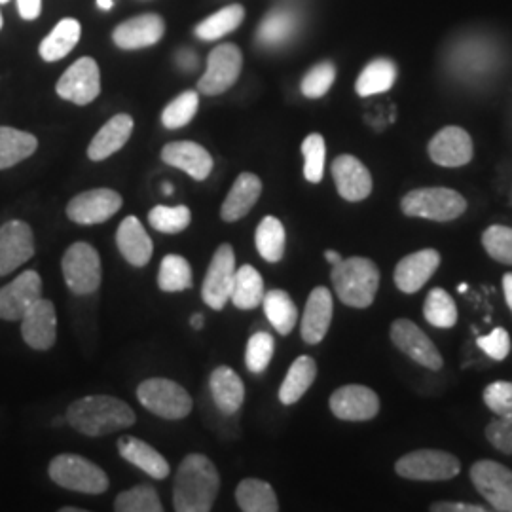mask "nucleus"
Wrapping results in <instances>:
<instances>
[{"instance_id":"1","label":"nucleus","mask_w":512,"mask_h":512,"mask_svg":"<svg viewBox=\"0 0 512 512\" xmlns=\"http://www.w3.org/2000/svg\"><path fill=\"white\" fill-rule=\"evenodd\" d=\"M220 475L213 461L190 454L177 469L173 486V509L177 512H209L219 495Z\"/></svg>"},{"instance_id":"48","label":"nucleus","mask_w":512,"mask_h":512,"mask_svg":"<svg viewBox=\"0 0 512 512\" xmlns=\"http://www.w3.org/2000/svg\"><path fill=\"white\" fill-rule=\"evenodd\" d=\"M334 78H336L334 65L329 63V61L319 63V65H315L311 69L310 73L304 76V80H302V93L306 97H310V99H319V97H323L332 88Z\"/></svg>"},{"instance_id":"16","label":"nucleus","mask_w":512,"mask_h":512,"mask_svg":"<svg viewBox=\"0 0 512 512\" xmlns=\"http://www.w3.org/2000/svg\"><path fill=\"white\" fill-rule=\"evenodd\" d=\"M330 410L338 420L368 421L380 412V397L366 385H344L330 395Z\"/></svg>"},{"instance_id":"14","label":"nucleus","mask_w":512,"mask_h":512,"mask_svg":"<svg viewBox=\"0 0 512 512\" xmlns=\"http://www.w3.org/2000/svg\"><path fill=\"white\" fill-rule=\"evenodd\" d=\"M35 256V236L27 222L8 220L0 226V277L16 272Z\"/></svg>"},{"instance_id":"52","label":"nucleus","mask_w":512,"mask_h":512,"mask_svg":"<svg viewBox=\"0 0 512 512\" xmlns=\"http://www.w3.org/2000/svg\"><path fill=\"white\" fill-rule=\"evenodd\" d=\"M433 512H488L482 505H469V503H435L431 505Z\"/></svg>"},{"instance_id":"56","label":"nucleus","mask_w":512,"mask_h":512,"mask_svg":"<svg viewBox=\"0 0 512 512\" xmlns=\"http://www.w3.org/2000/svg\"><path fill=\"white\" fill-rule=\"evenodd\" d=\"M203 323H205V319H203L202 313H196V315H192V319H190V325H192V329H202Z\"/></svg>"},{"instance_id":"50","label":"nucleus","mask_w":512,"mask_h":512,"mask_svg":"<svg viewBox=\"0 0 512 512\" xmlns=\"http://www.w3.org/2000/svg\"><path fill=\"white\" fill-rule=\"evenodd\" d=\"M486 439L495 446L499 452L511 456L512 454V414L497 416L486 427Z\"/></svg>"},{"instance_id":"10","label":"nucleus","mask_w":512,"mask_h":512,"mask_svg":"<svg viewBox=\"0 0 512 512\" xmlns=\"http://www.w3.org/2000/svg\"><path fill=\"white\" fill-rule=\"evenodd\" d=\"M234 275H236V253H234L232 245L222 243L215 251L213 260L209 264V270L203 279V302L211 310H224L226 302L230 300Z\"/></svg>"},{"instance_id":"9","label":"nucleus","mask_w":512,"mask_h":512,"mask_svg":"<svg viewBox=\"0 0 512 512\" xmlns=\"http://www.w3.org/2000/svg\"><path fill=\"white\" fill-rule=\"evenodd\" d=\"M471 480L494 511L512 512L511 469L492 459H482L471 467Z\"/></svg>"},{"instance_id":"13","label":"nucleus","mask_w":512,"mask_h":512,"mask_svg":"<svg viewBox=\"0 0 512 512\" xmlns=\"http://www.w3.org/2000/svg\"><path fill=\"white\" fill-rule=\"evenodd\" d=\"M122 196L110 188H95L74 196L67 205V217L82 224V226H93L107 222L122 209Z\"/></svg>"},{"instance_id":"19","label":"nucleus","mask_w":512,"mask_h":512,"mask_svg":"<svg viewBox=\"0 0 512 512\" xmlns=\"http://www.w3.org/2000/svg\"><path fill=\"white\" fill-rule=\"evenodd\" d=\"M332 177L338 194L346 202H363L372 192L370 171L351 154H342L332 162Z\"/></svg>"},{"instance_id":"27","label":"nucleus","mask_w":512,"mask_h":512,"mask_svg":"<svg viewBox=\"0 0 512 512\" xmlns=\"http://www.w3.org/2000/svg\"><path fill=\"white\" fill-rule=\"evenodd\" d=\"M133 133V118L129 114H116L93 137L88 156L93 162H103L118 152L129 141Z\"/></svg>"},{"instance_id":"39","label":"nucleus","mask_w":512,"mask_h":512,"mask_svg":"<svg viewBox=\"0 0 512 512\" xmlns=\"http://www.w3.org/2000/svg\"><path fill=\"white\" fill-rule=\"evenodd\" d=\"M192 268L184 256L167 255L158 272V287L164 293H181L192 289Z\"/></svg>"},{"instance_id":"51","label":"nucleus","mask_w":512,"mask_h":512,"mask_svg":"<svg viewBox=\"0 0 512 512\" xmlns=\"http://www.w3.org/2000/svg\"><path fill=\"white\" fill-rule=\"evenodd\" d=\"M478 348L484 349L488 357L495 361H503L511 351V338L505 329H494L488 336H480L476 340Z\"/></svg>"},{"instance_id":"4","label":"nucleus","mask_w":512,"mask_h":512,"mask_svg":"<svg viewBox=\"0 0 512 512\" xmlns=\"http://www.w3.org/2000/svg\"><path fill=\"white\" fill-rule=\"evenodd\" d=\"M48 473L57 486L71 492L99 495L109 490L107 473L90 459L76 454H61L52 459Z\"/></svg>"},{"instance_id":"7","label":"nucleus","mask_w":512,"mask_h":512,"mask_svg":"<svg viewBox=\"0 0 512 512\" xmlns=\"http://www.w3.org/2000/svg\"><path fill=\"white\" fill-rule=\"evenodd\" d=\"M67 287L74 294H92L101 285V258L90 243H73L61 262Z\"/></svg>"},{"instance_id":"17","label":"nucleus","mask_w":512,"mask_h":512,"mask_svg":"<svg viewBox=\"0 0 512 512\" xmlns=\"http://www.w3.org/2000/svg\"><path fill=\"white\" fill-rule=\"evenodd\" d=\"M38 298H42V277L35 270H27L6 287H0V319L21 321Z\"/></svg>"},{"instance_id":"62","label":"nucleus","mask_w":512,"mask_h":512,"mask_svg":"<svg viewBox=\"0 0 512 512\" xmlns=\"http://www.w3.org/2000/svg\"><path fill=\"white\" fill-rule=\"evenodd\" d=\"M6 2H10V0H0V4H6Z\"/></svg>"},{"instance_id":"20","label":"nucleus","mask_w":512,"mask_h":512,"mask_svg":"<svg viewBox=\"0 0 512 512\" xmlns=\"http://www.w3.org/2000/svg\"><path fill=\"white\" fill-rule=\"evenodd\" d=\"M431 160L442 167H461L473 160V139L465 129L448 126L429 143Z\"/></svg>"},{"instance_id":"47","label":"nucleus","mask_w":512,"mask_h":512,"mask_svg":"<svg viewBox=\"0 0 512 512\" xmlns=\"http://www.w3.org/2000/svg\"><path fill=\"white\" fill-rule=\"evenodd\" d=\"M482 245L494 260L512 266V228L499 224L490 226L482 234Z\"/></svg>"},{"instance_id":"59","label":"nucleus","mask_w":512,"mask_h":512,"mask_svg":"<svg viewBox=\"0 0 512 512\" xmlns=\"http://www.w3.org/2000/svg\"><path fill=\"white\" fill-rule=\"evenodd\" d=\"M164 194L165 196H171L173 194V186L169 183H164Z\"/></svg>"},{"instance_id":"42","label":"nucleus","mask_w":512,"mask_h":512,"mask_svg":"<svg viewBox=\"0 0 512 512\" xmlns=\"http://www.w3.org/2000/svg\"><path fill=\"white\" fill-rule=\"evenodd\" d=\"M114 511L164 512V505L152 486L141 484V486H135V488L118 495L114 501Z\"/></svg>"},{"instance_id":"35","label":"nucleus","mask_w":512,"mask_h":512,"mask_svg":"<svg viewBox=\"0 0 512 512\" xmlns=\"http://www.w3.org/2000/svg\"><path fill=\"white\" fill-rule=\"evenodd\" d=\"M397 80V67L389 59H374L359 74L355 90L361 97L389 92Z\"/></svg>"},{"instance_id":"46","label":"nucleus","mask_w":512,"mask_h":512,"mask_svg":"<svg viewBox=\"0 0 512 512\" xmlns=\"http://www.w3.org/2000/svg\"><path fill=\"white\" fill-rule=\"evenodd\" d=\"M275 342L272 334L268 332H256L249 342H247V351H245V365L253 374H262L272 357H274Z\"/></svg>"},{"instance_id":"28","label":"nucleus","mask_w":512,"mask_h":512,"mask_svg":"<svg viewBox=\"0 0 512 512\" xmlns=\"http://www.w3.org/2000/svg\"><path fill=\"white\" fill-rule=\"evenodd\" d=\"M260 194H262V181L256 177L255 173H241L232 186L230 194L222 203L220 217L226 222L243 219L255 207Z\"/></svg>"},{"instance_id":"6","label":"nucleus","mask_w":512,"mask_h":512,"mask_svg":"<svg viewBox=\"0 0 512 512\" xmlns=\"http://www.w3.org/2000/svg\"><path fill=\"white\" fill-rule=\"evenodd\" d=\"M139 403L164 420H183L192 412V399L183 385L165 378H150L137 387Z\"/></svg>"},{"instance_id":"29","label":"nucleus","mask_w":512,"mask_h":512,"mask_svg":"<svg viewBox=\"0 0 512 512\" xmlns=\"http://www.w3.org/2000/svg\"><path fill=\"white\" fill-rule=\"evenodd\" d=\"M209 389L220 412L236 414L245 401V385L238 372L230 366H219L211 372Z\"/></svg>"},{"instance_id":"23","label":"nucleus","mask_w":512,"mask_h":512,"mask_svg":"<svg viewBox=\"0 0 512 512\" xmlns=\"http://www.w3.org/2000/svg\"><path fill=\"white\" fill-rule=\"evenodd\" d=\"M332 313H334V304H332V294L329 289L315 287L306 302V310L300 325V334L306 344L315 346L327 336L332 323Z\"/></svg>"},{"instance_id":"31","label":"nucleus","mask_w":512,"mask_h":512,"mask_svg":"<svg viewBox=\"0 0 512 512\" xmlns=\"http://www.w3.org/2000/svg\"><path fill=\"white\" fill-rule=\"evenodd\" d=\"M82 35V27L76 19H61L54 27V31L42 40L40 44V57L48 63L59 61L65 55L71 54L74 46L78 44Z\"/></svg>"},{"instance_id":"58","label":"nucleus","mask_w":512,"mask_h":512,"mask_svg":"<svg viewBox=\"0 0 512 512\" xmlns=\"http://www.w3.org/2000/svg\"><path fill=\"white\" fill-rule=\"evenodd\" d=\"M97 6L105 12H109L110 8L114 6V0H97Z\"/></svg>"},{"instance_id":"44","label":"nucleus","mask_w":512,"mask_h":512,"mask_svg":"<svg viewBox=\"0 0 512 512\" xmlns=\"http://www.w3.org/2000/svg\"><path fill=\"white\" fill-rule=\"evenodd\" d=\"M302 154H304V177L306 181L317 184L323 181L325 175V156H327V145L323 135L311 133L302 143Z\"/></svg>"},{"instance_id":"53","label":"nucleus","mask_w":512,"mask_h":512,"mask_svg":"<svg viewBox=\"0 0 512 512\" xmlns=\"http://www.w3.org/2000/svg\"><path fill=\"white\" fill-rule=\"evenodd\" d=\"M18 10L21 18L33 21L42 12V0H18Z\"/></svg>"},{"instance_id":"60","label":"nucleus","mask_w":512,"mask_h":512,"mask_svg":"<svg viewBox=\"0 0 512 512\" xmlns=\"http://www.w3.org/2000/svg\"><path fill=\"white\" fill-rule=\"evenodd\" d=\"M59 512H86L84 509H74V507H63Z\"/></svg>"},{"instance_id":"32","label":"nucleus","mask_w":512,"mask_h":512,"mask_svg":"<svg viewBox=\"0 0 512 512\" xmlns=\"http://www.w3.org/2000/svg\"><path fill=\"white\" fill-rule=\"evenodd\" d=\"M37 148L38 141L35 135L0 126V169L14 167L19 162L31 158L37 152Z\"/></svg>"},{"instance_id":"55","label":"nucleus","mask_w":512,"mask_h":512,"mask_svg":"<svg viewBox=\"0 0 512 512\" xmlns=\"http://www.w3.org/2000/svg\"><path fill=\"white\" fill-rule=\"evenodd\" d=\"M503 291H505V298H507V304L512 311V274H507L503 277Z\"/></svg>"},{"instance_id":"34","label":"nucleus","mask_w":512,"mask_h":512,"mask_svg":"<svg viewBox=\"0 0 512 512\" xmlns=\"http://www.w3.org/2000/svg\"><path fill=\"white\" fill-rule=\"evenodd\" d=\"M236 501L243 512L279 511V501L274 488L268 482L256 478H245L239 482Z\"/></svg>"},{"instance_id":"45","label":"nucleus","mask_w":512,"mask_h":512,"mask_svg":"<svg viewBox=\"0 0 512 512\" xmlns=\"http://www.w3.org/2000/svg\"><path fill=\"white\" fill-rule=\"evenodd\" d=\"M200 107V95L198 92H184L171 101L165 107L164 114H162V124L167 129L184 128L186 124L192 122V118L196 116Z\"/></svg>"},{"instance_id":"11","label":"nucleus","mask_w":512,"mask_h":512,"mask_svg":"<svg viewBox=\"0 0 512 512\" xmlns=\"http://www.w3.org/2000/svg\"><path fill=\"white\" fill-rule=\"evenodd\" d=\"M243 67V55L234 44H220L207 59V71L198 82L203 95H220L228 92L236 82Z\"/></svg>"},{"instance_id":"2","label":"nucleus","mask_w":512,"mask_h":512,"mask_svg":"<svg viewBox=\"0 0 512 512\" xmlns=\"http://www.w3.org/2000/svg\"><path fill=\"white\" fill-rule=\"evenodd\" d=\"M67 421L86 437H105L135 423V412L122 399L109 395H92L74 401L67 410Z\"/></svg>"},{"instance_id":"37","label":"nucleus","mask_w":512,"mask_h":512,"mask_svg":"<svg viewBox=\"0 0 512 512\" xmlns=\"http://www.w3.org/2000/svg\"><path fill=\"white\" fill-rule=\"evenodd\" d=\"M285 226L277 217H264L255 234L256 251L266 262H279L285 256Z\"/></svg>"},{"instance_id":"15","label":"nucleus","mask_w":512,"mask_h":512,"mask_svg":"<svg viewBox=\"0 0 512 512\" xmlns=\"http://www.w3.org/2000/svg\"><path fill=\"white\" fill-rule=\"evenodd\" d=\"M391 342L406 353L412 361L429 370H440L444 361L437 346L423 330L410 319H397L391 325Z\"/></svg>"},{"instance_id":"12","label":"nucleus","mask_w":512,"mask_h":512,"mask_svg":"<svg viewBox=\"0 0 512 512\" xmlns=\"http://www.w3.org/2000/svg\"><path fill=\"white\" fill-rule=\"evenodd\" d=\"M57 95L74 105H88L101 93V73L92 57H82L63 73L55 88Z\"/></svg>"},{"instance_id":"36","label":"nucleus","mask_w":512,"mask_h":512,"mask_svg":"<svg viewBox=\"0 0 512 512\" xmlns=\"http://www.w3.org/2000/svg\"><path fill=\"white\" fill-rule=\"evenodd\" d=\"M262 306H264V313H266L270 325L281 336H287L293 332L296 321H298V310H296V304L289 293L279 291V289L270 291V293L264 294Z\"/></svg>"},{"instance_id":"41","label":"nucleus","mask_w":512,"mask_h":512,"mask_svg":"<svg viewBox=\"0 0 512 512\" xmlns=\"http://www.w3.org/2000/svg\"><path fill=\"white\" fill-rule=\"evenodd\" d=\"M243 18H245L243 6L232 4L217 14H213L211 18L202 21L196 27V37L202 38V40H219L220 37H226L228 33L236 31Z\"/></svg>"},{"instance_id":"21","label":"nucleus","mask_w":512,"mask_h":512,"mask_svg":"<svg viewBox=\"0 0 512 512\" xmlns=\"http://www.w3.org/2000/svg\"><path fill=\"white\" fill-rule=\"evenodd\" d=\"M440 255L435 249H423L404 256L395 268V285L401 293L414 294L439 270Z\"/></svg>"},{"instance_id":"33","label":"nucleus","mask_w":512,"mask_h":512,"mask_svg":"<svg viewBox=\"0 0 512 512\" xmlns=\"http://www.w3.org/2000/svg\"><path fill=\"white\" fill-rule=\"evenodd\" d=\"M264 281L258 270L245 264L236 270L230 300L239 310H255L264 300Z\"/></svg>"},{"instance_id":"18","label":"nucleus","mask_w":512,"mask_h":512,"mask_svg":"<svg viewBox=\"0 0 512 512\" xmlns=\"http://www.w3.org/2000/svg\"><path fill=\"white\" fill-rule=\"evenodd\" d=\"M21 336L29 348L46 351L54 348L57 338V315L52 300L38 298L21 317Z\"/></svg>"},{"instance_id":"54","label":"nucleus","mask_w":512,"mask_h":512,"mask_svg":"<svg viewBox=\"0 0 512 512\" xmlns=\"http://www.w3.org/2000/svg\"><path fill=\"white\" fill-rule=\"evenodd\" d=\"M177 61H179V65L183 67L184 71H194L196 69V65H198V57L196 54H192V52H181L179 57H177Z\"/></svg>"},{"instance_id":"22","label":"nucleus","mask_w":512,"mask_h":512,"mask_svg":"<svg viewBox=\"0 0 512 512\" xmlns=\"http://www.w3.org/2000/svg\"><path fill=\"white\" fill-rule=\"evenodd\" d=\"M162 160L167 165L181 169L194 181H200V183L205 181L213 171L211 154L194 141H175L165 145L162 150Z\"/></svg>"},{"instance_id":"26","label":"nucleus","mask_w":512,"mask_h":512,"mask_svg":"<svg viewBox=\"0 0 512 512\" xmlns=\"http://www.w3.org/2000/svg\"><path fill=\"white\" fill-rule=\"evenodd\" d=\"M118 454L131 465H135L137 469H141L145 475L152 476L156 480H164L171 473L167 459L145 440L137 439V437H131V435L120 437L118 439Z\"/></svg>"},{"instance_id":"57","label":"nucleus","mask_w":512,"mask_h":512,"mask_svg":"<svg viewBox=\"0 0 512 512\" xmlns=\"http://www.w3.org/2000/svg\"><path fill=\"white\" fill-rule=\"evenodd\" d=\"M325 258H327V262H330L332 266H334V264H338V262L342 260V256H340V253H336V251H327V253H325Z\"/></svg>"},{"instance_id":"43","label":"nucleus","mask_w":512,"mask_h":512,"mask_svg":"<svg viewBox=\"0 0 512 512\" xmlns=\"http://www.w3.org/2000/svg\"><path fill=\"white\" fill-rule=\"evenodd\" d=\"M148 222L154 230L162 234H181L190 226L192 213L186 205H175V207L156 205L148 213Z\"/></svg>"},{"instance_id":"61","label":"nucleus","mask_w":512,"mask_h":512,"mask_svg":"<svg viewBox=\"0 0 512 512\" xmlns=\"http://www.w3.org/2000/svg\"><path fill=\"white\" fill-rule=\"evenodd\" d=\"M458 291L459 293H465V291H467V285H465V283H463V285H459Z\"/></svg>"},{"instance_id":"49","label":"nucleus","mask_w":512,"mask_h":512,"mask_svg":"<svg viewBox=\"0 0 512 512\" xmlns=\"http://www.w3.org/2000/svg\"><path fill=\"white\" fill-rule=\"evenodd\" d=\"M486 406L497 416L512 414V382H494L482 393Z\"/></svg>"},{"instance_id":"25","label":"nucleus","mask_w":512,"mask_h":512,"mask_svg":"<svg viewBox=\"0 0 512 512\" xmlns=\"http://www.w3.org/2000/svg\"><path fill=\"white\" fill-rule=\"evenodd\" d=\"M116 245L129 264L137 268L147 266L154 253V245L145 232V226L133 215H129L120 222L116 232Z\"/></svg>"},{"instance_id":"38","label":"nucleus","mask_w":512,"mask_h":512,"mask_svg":"<svg viewBox=\"0 0 512 512\" xmlns=\"http://www.w3.org/2000/svg\"><path fill=\"white\" fill-rule=\"evenodd\" d=\"M296 27H298V18L293 10L279 8L272 14H268V18H264L260 23L258 40L266 46H279L293 37Z\"/></svg>"},{"instance_id":"63","label":"nucleus","mask_w":512,"mask_h":512,"mask_svg":"<svg viewBox=\"0 0 512 512\" xmlns=\"http://www.w3.org/2000/svg\"><path fill=\"white\" fill-rule=\"evenodd\" d=\"M0 29H2V14H0Z\"/></svg>"},{"instance_id":"5","label":"nucleus","mask_w":512,"mask_h":512,"mask_svg":"<svg viewBox=\"0 0 512 512\" xmlns=\"http://www.w3.org/2000/svg\"><path fill=\"white\" fill-rule=\"evenodd\" d=\"M404 215L416 219L448 222L467 211V200L452 188H420L408 192L401 202Z\"/></svg>"},{"instance_id":"3","label":"nucleus","mask_w":512,"mask_h":512,"mask_svg":"<svg viewBox=\"0 0 512 512\" xmlns=\"http://www.w3.org/2000/svg\"><path fill=\"white\" fill-rule=\"evenodd\" d=\"M330 279L338 298L357 310L372 306L378 287H380V270L378 266L363 256L342 258L332 266Z\"/></svg>"},{"instance_id":"40","label":"nucleus","mask_w":512,"mask_h":512,"mask_svg":"<svg viewBox=\"0 0 512 512\" xmlns=\"http://www.w3.org/2000/svg\"><path fill=\"white\" fill-rule=\"evenodd\" d=\"M423 315L429 325L439 329H452L458 323L456 302L444 289H433L423 304Z\"/></svg>"},{"instance_id":"24","label":"nucleus","mask_w":512,"mask_h":512,"mask_svg":"<svg viewBox=\"0 0 512 512\" xmlns=\"http://www.w3.org/2000/svg\"><path fill=\"white\" fill-rule=\"evenodd\" d=\"M164 31V19L156 14H145L118 25L112 33V38L116 46H120L122 50H139L160 42L164 37Z\"/></svg>"},{"instance_id":"8","label":"nucleus","mask_w":512,"mask_h":512,"mask_svg":"<svg viewBox=\"0 0 512 512\" xmlns=\"http://www.w3.org/2000/svg\"><path fill=\"white\" fill-rule=\"evenodd\" d=\"M459 471V459L440 450H416L395 465V473L408 480H450L458 476Z\"/></svg>"},{"instance_id":"30","label":"nucleus","mask_w":512,"mask_h":512,"mask_svg":"<svg viewBox=\"0 0 512 512\" xmlns=\"http://www.w3.org/2000/svg\"><path fill=\"white\" fill-rule=\"evenodd\" d=\"M315 378H317L315 361L308 355L298 357L289 368L283 384L279 387V401L285 406L298 403L306 395L311 384L315 382Z\"/></svg>"}]
</instances>
